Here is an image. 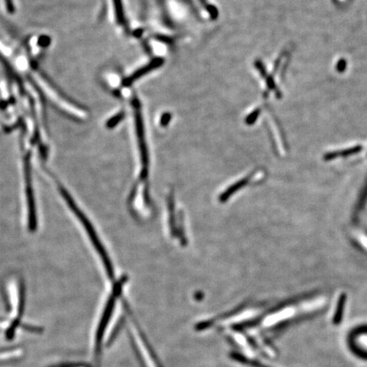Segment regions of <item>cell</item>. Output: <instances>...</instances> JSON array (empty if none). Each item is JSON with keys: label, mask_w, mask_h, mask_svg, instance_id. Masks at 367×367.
<instances>
[{"label": "cell", "mask_w": 367, "mask_h": 367, "mask_svg": "<svg viewBox=\"0 0 367 367\" xmlns=\"http://www.w3.org/2000/svg\"><path fill=\"white\" fill-rule=\"evenodd\" d=\"M132 330L130 335L132 337L133 345L136 349V352H137L139 361L141 362L142 367H162L146 337L142 333L140 328L134 319V316H132Z\"/></svg>", "instance_id": "1"}, {"label": "cell", "mask_w": 367, "mask_h": 367, "mask_svg": "<svg viewBox=\"0 0 367 367\" xmlns=\"http://www.w3.org/2000/svg\"><path fill=\"white\" fill-rule=\"evenodd\" d=\"M344 303H345V298H343V297H341V298H339L338 304H337L336 314H335L334 317H333V322H334V324H336V325L339 324L341 322V320H342L343 307H344Z\"/></svg>", "instance_id": "2"}, {"label": "cell", "mask_w": 367, "mask_h": 367, "mask_svg": "<svg viewBox=\"0 0 367 367\" xmlns=\"http://www.w3.org/2000/svg\"><path fill=\"white\" fill-rule=\"evenodd\" d=\"M16 351H18L17 349H11V348H8V349H0V355H4V354H15Z\"/></svg>", "instance_id": "3"}]
</instances>
